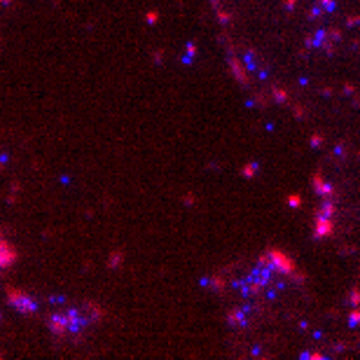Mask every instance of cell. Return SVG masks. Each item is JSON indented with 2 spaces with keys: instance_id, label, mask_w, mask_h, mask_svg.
<instances>
[{
  "instance_id": "52a82bcc",
  "label": "cell",
  "mask_w": 360,
  "mask_h": 360,
  "mask_svg": "<svg viewBox=\"0 0 360 360\" xmlns=\"http://www.w3.org/2000/svg\"><path fill=\"white\" fill-rule=\"evenodd\" d=\"M349 323H351V328H353V325H358V323H360V311H353V314H351Z\"/></svg>"
},
{
  "instance_id": "ba28073f",
  "label": "cell",
  "mask_w": 360,
  "mask_h": 360,
  "mask_svg": "<svg viewBox=\"0 0 360 360\" xmlns=\"http://www.w3.org/2000/svg\"><path fill=\"white\" fill-rule=\"evenodd\" d=\"M288 203H290V206H299V197H297V194L288 197Z\"/></svg>"
},
{
  "instance_id": "30bf717a",
  "label": "cell",
  "mask_w": 360,
  "mask_h": 360,
  "mask_svg": "<svg viewBox=\"0 0 360 360\" xmlns=\"http://www.w3.org/2000/svg\"><path fill=\"white\" fill-rule=\"evenodd\" d=\"M148 22H150V23L157 22V12H150V14H148Z\"/></svg>"
},
{
  "instance_id": "3957f363",
  "label": "cell",
  "mask_w": 360,
  "mask_h": 360,
  "mask_svg": "<svg viewBox=\"0 0 360 360\" xmlns=\"http://www.w3.org/2000/svg\"><path fill=\"white\" fill-rule=\"evenodd\" d=\"M269 257H271V262H274V267L281 271V276H290L292 271H295V262L288 257V255H283L281 250H269Z\"/></svg>"
},
{
  "instance_id": "6da1fadb",
  "label": "cell",
  "mask_w": 360,
  "mask_h": 360,
  "mask_svg": "<svg viewBox=\"0 0 360 360\" xmlns=\"http://www.w3.org/2000/svg\"><path fill=\"white\" fill-rule=\"evenodd\" d=\"M7 302H10L12 307L19 311V314H26V316H31V314H35V311H38L35 302H33L28 295L19 292V290H7Z\"/></svg>"
},
{
  "instance_id": "5b68a950",
  "label": "cell",
  "mask_w": 360,
  "mask_h": 360,
  "mask_svg": "<svg viewBox=\"0 0 360 360\" xmlns=\"http://www.w3.org/2000/svg\"><path fill=\"white\" fill-rule=\"evenodd\" d=\"M316 182H314V187H316V192L318 194H320V197H323V199H328L330 194H332V187H330L328 182H323V178H320V176H316Z\"/></svg>"
},
{
  "instance_id": "7a4b0ae2",
  "label": "cell",
  "mask_w": 360,
  "mask_h": 360,
  "mask_svg": "<svg viewBox=\"0 0 360 360\" xmlns=\"http://www.w3.org/2000/svg\"><path fill=\"white\" fill-rule=\"evenodd\" d=\"M68 325H70L68 311H54L52 316L47 318V328L52 330L54 335H68Z\"/></svg>"
},
{
  "instance_id": "9c48e42d",
  "label": "cell",
  "mask_w": 360,
  "mask_h": 360,
  "mask_svg": "<svg viewBox=\"0 0 360 360\" xmlns=\"http://www.w3.org/2000/svg\"><path fill=\"white\" fill-rule=\"evenodd\" d=\"M351 302H353V304H358V302H360V290H353V297H351Z\"/></svg>"
},
{
  "instance_id": "277c9868",
  "label": "cell",
  "mask_w": 360,
  "mask_h": 360,
  "mask_svg": "<svg viewBox=\"0 0 360 360\" xmlns=\"http://www.w3.org/2000/svg\"><path fill=\"white\" fill-rule=\"evenodd\" d=\"M330 232H332V223H330V218H316V236H318V239L328 236Z\"/></svg>"
},
{
  "instance_id": "7c38bea8",
  "label": "cell",
  "mask_w": 360,
  "mask_h": 360,
  "mask_svg": "<svg viewBox=\"0 0 360 360\" xmlns=\"http://www.w3.org/2000/svg\"><path fill=\"white\" fill-rule=\"evenodd\" d=\"M255 169H257L255 164H253V166H248V169H246V176H250V173H255Z\"/></svg>"
},
{
  "instance_id": "8992f818",
  "label": "cell",
  "mask_w": 360,
  "mask_h": 360,
  "mask_svg": "<svg viewBox=\"0 0 360 360\" xmlns=\"http://www.w3.org/2000/svg\"><path fill=\"white\" fill-rule=\"evenodd\" d=\"M14 248H7V241H2V260H0V265L2 267H10L14 265Z\"/></svg>"
},
{
  "instance_id": "8fae6325",
  "label": "cell",
  "mask_w": 360,
  "mask_h": 360,
  "mask_svg": "<svg viewBox=\"0 0 360 360\" xmlns=\"http://www.w3.org/2000/svg\"><path fill=\"white\" fill-rule=\"evenodd\" d=\"M323 2H325V7H328V10H335V2H332V0H323Z\"/></svg>"
}]
</instances>
